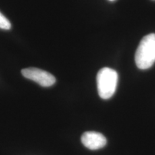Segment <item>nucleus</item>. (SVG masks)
<instances>
[{
  "mask_svg": "<svg viewBox=\"0 0 155 155\" xmlns=\"http://www.w3.org/2000/svg\"><path fill=\"white\" fill-rule=\"evenodd\" d=\"M11 23L9 19L2 15L0 12V29L2 30H9L11 28Z\"/></svg>",
  "mask_w": 155,
  "mask_h": 155,
  "instance_id": "nucleus-5",
  "label": "nucleus"
},
{
  "mask_svg": "<svg viewBox=\"0 0 155 155\" xmlns=\"http://www.w3.org/2000/svg\"><path fill=\"white\" fill-rule=\"evenodd\" d=\"M97 88L100 97L108 99L115 93L118 83V73L110 68H103L96 77Z\"/></svg>",
  "mask_w": 155,
  "mask_h": 155,
  "instance_id": "nucleus-2",
  "label": "nucleus"
},
{
  "mask_svg": "<svg viewBox=\"0 0 155 155\" xmlns=\"http://www.w3.org/2000/svg\"><path fill=\"white\" fill-rule=\"evenodd\" d=\"M22 74L26 78L33 81L42 87H50L55 83L56 79L51 73L37 68H28L22 70Z\"/></svg>",
  "mask_w": 155,
  "mask_h": 155,
  "instance_id": "nucleus-3",
  "label": "nucleus"
},
{
  "mask_svg": "<svg viewBox=\"0 0 155 155\" xmlns=\"http://www.w3.org/2000/svg\"><path fill=\"white\" fill-rule=\"evenodd\" d=\"M109 1H114V0H109Z\"/></svg>",
  "mask_w": 155,
  "mask_h": 155,
  "instance_id": "nucleus-6",
  "label": "nucleus"
},
{
  "mask_svg": "<svg viewBox=\"0 0 155 155\" xmlns=\"http://www.w3.org/2000/svg\"><path fill=\"white\" fill-rule=\"evenodd\" d=\"M81 141L86 148L91 150L101 149L106 146L107 140L102 134L96 131H86L81 137Z\"/></svg>",
  "mask_w": 155,
  "mask_h": 155,
  "instance_id": "nucleus-4",
  "label": "nucleus"
},
{
  "mask_svg": "<svg viewBox=\"0 0 155 155\" xmlns=\"http://www.w3.org/2000/svg\"><path fill=\"white\" fill-rule=\"evenodd\" d=\"M135 63L139 69L146 70L155 63V34L142 38L135 54Z\"/></svg>",
  "mask_w": 155,
  "mask_h": 155,
  "instance_id": "nucleus-1",
  "label": "nucleus"
}]
</instances>
